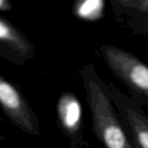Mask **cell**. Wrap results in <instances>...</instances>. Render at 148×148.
<instances>
[{"label":"cell","mask_w":148,"mask_h":148,"mask_svg":"<svg viewBox=\"0 0 148 148\" xmlns=\"http://www.w3.org/2000/svg\"><path fill=\"white\" fill-rule=\"evenodd\" d=\"M0 103L8 119L23 132L38 136L37 118L22 93L3 76L0 78Z\"/></svg>","instance_id":"4"},{"label":"cell","mask_w":148,"mask_h":148,"mask_svg":"<svg viewBox=\"0 0 148 148\" xmlns=\"http://www.w3.org/2000/svg\"><path fill=\"white\" fill-rule=\"evenodd\" d=\"M56 113L62 132L73 144L79 142L82 140V106L75 95L62 93L57 101Z\"/></svg>","instance_id":"5"},{"label":"cell","mask_w":148,"mask_h":148,"mask_svg":"<svg viewBox=\"0 0 148 148\" xmlns=\"http://www.w3.org/2000/svg\"><path fill=\"white\" fill-rule=\"evenodd\" d=\"M0 40L2 45L15 51L19 56L28 59L33 56L34 47L14 25L7 19L0 18Z\"/></svg>","instance_id":"6"},{"label":"cell","mask_w":148,"mask_h":148,"mask_svg":"<svg viewBox=\"0 0 148 148\" xmlns=\"http://www.w3.org/2000/svg\"><path fill=\"white\" fill-rule=\"evenodd\" d=\"M104 2L102 0H85L78 2L75 7L77 16L87 21H95L103 15Z\"/></svg>","instance_id":"7"},{"label":"cell","mask_w":148,"mask_h":148,"mask_svg":"<svg viewBox=\"0 0 148 148\" xmlns=\"http://www.w3.org/2000/svg\"><path fill=\"white\" fill-rule=\"evenodd\" d=\"M108 90L126 133L134 148H148V117L134 98L110 84Z\"/></svg>","instance_id":"3"},{"label":"cell","mask_w":148,"mask_h":148,"mask_svg":"<svg viewBox=\"0 0 148 148\" xmlns=\"http://www.w3.org/2000/svg\"><path fill=\"white\" fill-rule=\"evenodd\" d=\"M114 3L124 9L148 14V0H117Z\"/></svg>","instance_id":"8"},{"label":"cell","mask_w":148,"mask_h":148,"mask_svg":"<svg viewBox=\"0 0 148 148\" xmlns=\"http://www.w3.org/2000/svg\"><path fill=\"white\" fill-rule=\"evenodd\" d=\"M81 77L91 114L95 135L105 148H134L111 100L108 86L92 64L84 66Z\"/></svg>","instance_id":"1"},{"label":"cell","mask_w":148,"mask_h":148,"mask_svg":"<svg viewBox=\"0 0 148 148\" xmlns=\"http://www.w3.org/2000/svg\"><path fill=\"white\" fill-rule=\"evenodd\" d=\"M100 53L110 71L131 92L148 100V66L134 54L111 44H103Z\"/></svg>","instance_id":"2"}]
</instances>
